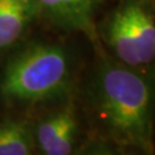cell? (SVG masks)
Returning a JSON list of instances; mask_svg holds the SVG:
<instances>
[{
	"label": "cell",
	"instance_id": "6da1fadb",
	"mask_svg": "<svg viewBox=\"0 0 155 155\" xmlns=\"http://www.w3.org/2000/svg\"><path fill=\"white\" fill-rule=\"evenodd\" d=\"M93 51L77 90L92 154H155V71L123 66L101 47Z\"/></svg>",
	"mask_w": 155,
	"mask_h": 155
},
{
	"label": "cell",
	"instance_id": "52a82bcc",
	"mask_svg": "<svg viewBox=\"0 0 155 155\" xmlns=\"http://www.w3.org/2000/svg\"><path fill=\"white\" fill-rule=\"evenodd\" d=\"M9 111L0 118V155L36 154L31 115Z\"/></svg>",
	"mask_w": 155,
	"mask_h": 155
},
{
	"label": "cell",
	"instance_id": "3957f363",
	"mask_svg": "<svg viewBox=\"0 0 155 155\" xmlns=\"http://www.w3.org/2000/svg\"><path fill=\"white\" fill-rule=\"evenodd\" d=\"M97 37L118 63L155 71V0H115L98 18Z\"/></svg>",
	"mask_w": 155,
	"mask_h": 155
},
{
	"label": "cell",
	"instance_id": "5b68a950",
	"mask_svg": "<svg viewBox=\"0 0 155 155\" xmlns=\"http://www.w3.org/2000/svg\"><path fill=\"white\" fill-rule=\"evenodd\" d=\"M108 0H36L39 22L61 35H81L99 47L97 21Z\"/></svg>",
	"mask_w": 155,
	"mask_h": 155
},
{
	"label": "cell",
	"instance_id": "277c9868",
	"mask_svg": "<svg viewBox=\"0 0 155 155\" xmlns=\"http://www.w3.org/2000/svg\"><path fill=\"white\" fill-rule=\"evenodd\" d=\"M29 114L31 115L36 154H83L90 133L77 93Z\"/></svg>",
	"mask_w": 155,
	"mask_h": 155
},
{
	"label": "cell",
	"instance_id": "7a4b0ae2",
	"mask_svg": "<svg viewBox=\"0 0 155 155\" xmlns=\"http://www.w3.org/2000/svg\"><path fill=\"white\" fill-rule=\"evenodd\" d=\"M2 59L0 102L22 113L77 93L85 68L79 48L60 38L28 37Z\"/></svg>",
	"mask_w": 155,
	"mask_h": 155
},
{
	"label": "cell",
	"instance_id": "8992f818",
	"mask_svg": "<svg viewBox=\"0 0 155 155\" xmlns=\"http://www.w3.org/2000/svg\"><path fill=\"white\" fill-rule=\"evenodd\" d=\"M37 23L36 0H0V59L28 38Z\"/></svg>",
	"mask_w": 155,
	"mask_h": 155
}]
</instances>
